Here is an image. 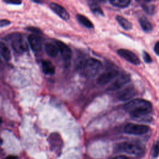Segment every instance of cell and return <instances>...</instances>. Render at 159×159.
<instances>
[{"instance_id":"cell-6","label":"cell","mask_w":159,"mask_h":159,"mask_svg":"<svg viewBox=\"0 0 159 159\" xmlns=\"http://www.w3.org/2000/svg\"><path fill=\"white\" fill-rule=\"evenodd\" d=\"M55 43L65 64L66 65H69L72 57V51L71 48L61 41L55 40Z\"/></svg>"},{"instance_id":"cell-11","label":"cell","mask_w":159,"mask_h":159,"mask_svg":"<svg viewBox=\"0 0 159 159\" xmlns=\"http://www.w3.org/2000/svg\"><path fill=\"white\" fill-rule=\"evenodd\" d=\"M50 7L55 14H57L59 17H60L63 20H67L70 19V15L68 12L61 5L57 4L55 2H52L50 4Z\"/></svg>"},{"instance_id":"cell-13","label":"cell","mask_w":159,"mask_h":159,"mask_svg":"<svg viewBox=\"0 0 159 159\" xmlns=\"http://www.w3.org/2000/svg\"><path fill=\"white\" fill-rule=\"evenodd\" d=\"M42 68L45 74L53 75L55 73V66L49 60H43L42 61Z\"/></svg>"},{"instance_id":"cell-7","label":"cell","mask_w":159,"mask_h":159,"mask_svg":"<svg viewBox=\"0 0 159 159\" xmlns=\"http://www.w3.org/2000/svg\"><path fill=\"white\" fill-rule=\"evenodd\" d=\"M129 80L130 76L128 74L123 73L120 75L119 77H117L116 80H115L114 81L108 86L107 90L111 91L117 90L125 85L127 82H129Z\"/></svg>"},{"instance_id":"cell-8","label":"cell","mask_w":159,"mask_h":159,"mask_svg":"<svg viewBox=\"0 0 159 159\" xmlns=\"http://www.w3.org/2000/svg\"><path fill=\"white\" fill-rule=\"evenodd\" d=\"M117 53L119 56L124 58L129 62L137 65L140 63V61L138 57L132 52L127 49H119L117 50Z\"/></svg>"},{"instance_id":"cell-21","label":"cell","mask_w":159,"mask_h":159,"mask_svg":"<svg viewBox=\"0 0 159 159\" xmlns=\"http://www.w3.org/2000/svg\"><path fill=\"white\" fill-rule=\"evenodd\" d=\"M151 152H151L152 155L153 157H157L158 155V154H159V142H157L155 143Z\"/></svg>"},{"instance_id":"cell-18","label":"cell","mask_w":159,"mask_h":159,"mask_svg":"<svg viewBox=\"0 0 159 159\" xmlns=\"http://www.w3.org/2000/svg\"><path fill=\"white\" fill-rule=\"evenodd\" d=\"M0 49H1V54L2 58L5 60L9 61L11 59V52L8 47L2 42H1Z\"/></svg>"},{"instance_id":"cell-24","label":"cell","mask_w":159,"mask_h":159,"mask_svg":"<svg viewBox=\"0 0 159 159\" xmlns=\"http://www.w3.org/2000/svg\"><path fill=\"white\" fill-rule=\"evenodd\" d=\"M143 8L146 12H147L148 14H152L154 11V6H143Z\"/></svg>"},{"instance_id":"cell-25","label":"cell","mask_w":159,"mask_h":159,"mask_svg":"<svg viewBox=\"0 0 159 159\" xmlns=\"http://www.w3.org/2000/svg\"><path fill=\"white\" fill-rule=\"evenodd\" d=\"M4 1L7 4H21V0H4Z\"/></svg>"},{"instance_id":"cell-4","label":"cell","mask_w":159,"mask_h":159,"mask_svg":"<svg viewBox=\"0 0 159 159\" xmlns=\"http://www.w3.org/2000/svg\"><path fill=\"white\" fill-rule=\"evenodd\" d=\"M8 40L11 41L12 48L19 53H22L27 52L29 49L28 44L23 37L19 34H14L9 35Z\"/></svg>"},{"instance_id":"cell-3","label":"cell","mask_w":159,"mask_h":159,"mask_svg":"<svg viewBox=\"0 0 159 159\" xmlns=\"http://www.w3.org/2000/svg\"><path fill=\"white\" fill-rule=\"evenodd\" d=\"M119 149L127 153L136 156H141L145 152L144 146L137 142H123L119 145Z\"/></svg>"},{"instance_id":"cell-22","label":"cell","mask_w":159,"mask_h":159,"mask_svg":"<svg viewBox=\"0 0 159 159\" xmlns=\"http://www.w3.org/2000/svg\"><path fill=\"white\" fill-rule=\"evenodd\" d=\"M26 29H27V30L30 31V32H34V33H35V34H42V32L41 31L40 29H39V28L35 27H31V26L27 27H26Z\"/></svg>"},{"instance_id":"cell-31","label":"cell","mask_w":159,"mask_h":159,"mask_svg":"<svg viewBox=\"0 0 159 159\" xmlns=\"http://www.w3.org/2000/svg\"><path fill=\"white\" fill-rule=\"evenodd\" d=\"M33 2L38 3V4H41L42 3V0H32Z\"/></svg>"},{"instance_id":"cell-20","label":"cell","mask_w":159,"mask_h":159,"mask_svg":"<svg viewBox=\"0 0 159 159\" xmlns=\"http://www.w3.org/2000/svg\"><path fill=\"white\" fill-rule=\"evenodd\" d=\"M89 6V7H90L91 11H92L94 13L97 14H99V15L104 16V12H103V11H102L101 8L98 6V4H96V3L91 2Z\"/></svg>"},{"instance_id":"cell-32","label":"cell","mask_w":159,"mask_h":159,"mask_svg":"<svg viewBox=\"0 0 159 159\" xmlns=\"http://www.w3.org/2000/svg\"><path fill=\"white\" fill-rule=\"evenodd\" d=\"M145 1H146L147 2H149V1H150L151 0H145Z\"/></svg>"},{"instance_id":"cell-19","label":"cell","mask_w":159,"mask_h":159,"mask_svg":"<svg viewBox=\"0 0 159 159\" xmlns=\"http://www.w3.org/2000/svg\"><path fill=\"white\" fill-rule=\"evenodd\" d=\"M111 3L119 7H125L130 4V0H109Z\"/></svg>"},{"instance_id":"cell-2","label":"cell","mask_w":159,"mask_h":159,"mask_svg":"<svg viewBox=\"0 0 159 159\" xmlns=\"http://www.w3.org/2000/svg\"><path fill=\"white\" fill-rule=\"evenodd\" d=\"M101 68L102 63L101 61L93 58L86 60L80 67L81 74L87 78L95 76Z\"/></svg>"},{"instance_id":"cell-23","label":"cell","mask_w":159,"mask_h":159,"mask_svg":"<svg viewBox=\"0 0 159 159\" xmlns=\"http://www.w3.org/2000/svg\"><path fill=\"white\" fill-rule=\"evenodd\" d=\"M143 58L146 63L152 62V58H151L150 56L149 55V54L147 52H146L145 51L143 52Z\"/></svg>"},{"instance_id":"cell-27","label":"cell","mask_w":159,"mask_h":159,"mask_svg":"<svg viewBox=\"0 0 159 159\" xmlns=\"http://www.w3.org/2000/svg\"><path fill=\"white\" fill-rule=\"evenodd\" d=\"M154 51L155 52L156 54H157L158 55H159V41H158L154 47Z\"/></svg>"},{"instance_id":"cell-14","label":"cell","mask_w":159,"mask_h":159,"mask_svg":"<svg viewBox=\"0 0 159 159\" xmlns=\"http://www.w3.org/2000/svg\"><path fill=\"white\" fill-rule=\"evenodd\" d=\"M45 50L47 54L51 57H55L58 52V48L57 45L52 43H47L45 45Z\"/></svg>"},{"instance_id":"cell-9","label":"cell","mask_w":159,"mask_h":159,"mask_svg":"<svg viewBox=\"0 0 159 159\" xmlns=\"http://www.w3.org/2000/svg\"><path fill=\"white\" fill-rule=\"evenodd\" d=\"M119 75V72L116 70H108L101 74L97 79V83L99 85H104Z\"/></svg>"},{"instance_id":"cell-1","label":"cell","mask_w":159,"mask_h":159,"mask_svg":"<svg viewBox=\"0 0 159 159\" xmlns=\"http://www.w3.org/2000/svg\"><path fill=\"white\" fill-rule=\"evenodd\" d=\"M124 109L134 119L142 118L152 111V104L150 102L142 99H134L124 105Z\"/></svg>"},{"instance_id":"cell-10","label":"cell","mask_w":159,"mask_h":159,"mask_svg":"<svg viewBox=\"0 0 159 159\" xmlns=\"http://www.w3.org/2000/svg\"><path fill=\"white\" fill-rule=\"evenodd\" d=\"M28 41L32 50L35 52H40L42 47V39L37 35H30L28 37Z\"/></svg>"},{"instance_id":"cell-5","label":"cell","mask_w":159,"mask_h":159,"mask_svg":"<svg viewBox=\"0 0 159 159\" xmlns=\"http://www.w3.org/2000/svg\"><path fill=\"white\" fill-rule=\"evenodd\" d=\"M149 130V127L145 125L128 124L124 127V132L129 134L142 135L147 133Z\"/></svg>"},{"instance_id":"cell-26","label":"cell","mask_w":159,"mask_h":159,"mask_svg":"<svg viewBox=\"0 0 159 159\" xmlns=\"http://www.w3.org/2000/svg\"><path fill=\"white\" fill-rule=\"evenodd\" d=\"M11 24V22L7 19H2L1 20V27H4V26H7L9 24Z\"/></svg>"},{"instance_id":"cell-29","label":"cell","mask_w":159,"mask_h":159,"mask_svg":"<svg viewBox=\"0 0 159 159\" xmlns=\"http://www.w3.org/2000/svg\"><path fill=\"white\" fill-rule=\"evenodd\" d=\"M6 159H18V157L15 155H8Z\"/></svg>"},{"instance_id":"cell-28","label":"cell","mask_w":159,"mask_h":159,"mask_svg":"<svg viewBox=\"0 0 159 159\" xmlns=\"http://www.w3.org/2000/svg\"><path fill=\"white\" fill-rule=\"evenodd\" d=\"M112 159H129V158L124 155H119V156H116Z\"/></svg>"},{"instance_id":"cell-30","label":"cell","mask_w":159,"mask_h":159,"mask_svg":"<svg viewBox=\"0 0 159 159\" xmlns=\"http://www.w3.org/2000/svg\"><path fill=\"white\" fill-rule=\"evenodd\" d=\"M91 2L96 3V4H99V3H101V2H105V0H91Z\"/></svg>"},{"instance_id":"cell-16","label":"cell","mask_w":159,"mask_h":159,"mask_svg":"<svg viewBox=\"0 0 159 159\" xmlns=\"http://www.w3.org/2000/svg\"><path fill=\"white\" fill-rule=\"evenodd\" d=\"M116 20L118 22V23L120 24V25L125 30H128L132 29V24L124 17L121 16H117Z\"/></svg>"},{"instance_id":"cell-17","label":"cell","mask_w":159,"mask_h":159,"mask_svg":"<svg viewBox=\"0 0 159 159\" xmlns=\"http://www.w3.org/2000/svg\"><path fill=\"white\" fill-rule=\"evenodd\" d=\"M139 22L142 29L145 32L151 31L152 29V26L151 23L145 17H141L139 19Z\"/></svg>"},{"instance_id":"cell-12","label":"cell","mask_w":159,"mask_h":159,"mask_svg":"<svg viewBox=\"0 0 159 159\" xmlns=\"http://www.w3.org/2000/svg\"><path fill=\"white\" fill-rule=\"evenodd\" d=\"M135 94V91L133 88L128 87L119 93L117 98L120 101H127L132 98Z\"/></svg>"},{"instance_id":"cell-15","label":"cell","mask_w":159,"mask_h":159,"mask_svg":"<svg viewBox=\"0 0 159 159\" xmlns=\"http://www.w3.org/2000/svg\"><path fill=\"white\" fill-rule=\"evenodd\" d=\"M76 19H77V20L79 22V23L82 24L83 26L88 29H93L94 27V25L92 22L86 16L82 14H77Z\"/></svg>"}]
</instances>
